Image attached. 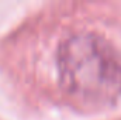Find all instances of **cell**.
<instances>
[{
	"label": "cell",
	"mask_w": 121,
	"mask_h": 120,
	"mask_svg": "<svg viewBox=\"0 0 121 120\" xmlns=\"http://www.w3.org/2000/svg\"><path fill=\"white\" fill-rule=\"evenodd\" d=\"M59 68L63 88L83 105H110L121 95V55L99 35L69 38L60 48Z\"/></svg>",
	"instance_id": "cell-1"
}]
</instances>
